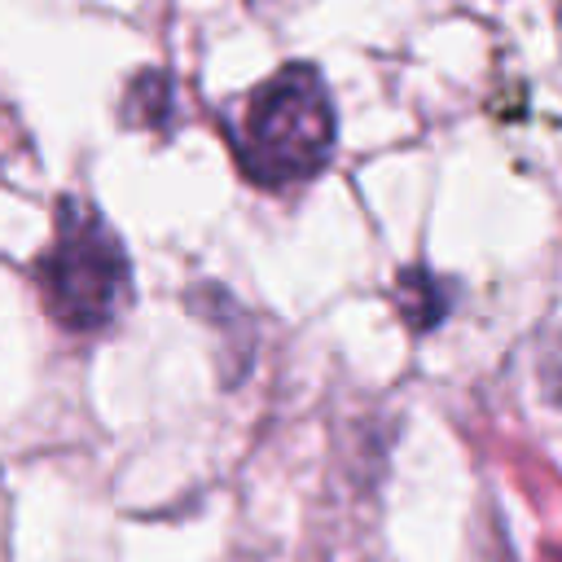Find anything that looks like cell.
I'll use <instances>...</instances> for the list:
<instances>
[{
	"label": "cell",
	"mask_w": 562,
	"mask_h": 562,
	"mask_svg": "<svg viewBox=\"0 0 562 562\" xmlns=\"http://www.w3.org/2000/svg\"><path fill=\"white\" fill-rule=\"evenodd\" d=\"M220 132L241 180L281 193L334 162L338 105L312 61H285L241 97L237 114L220 119Z\"/></svg>",
	"instance_id": "obj_1"
},
{
	"label": "cell",
	"mask_w": 562,
	"mask_h": 562,
	"mask_svg": "<svg viewBox=\"0 0 562 562\" xmlns=\"http://www.w3.org/2000/svg\"><path fill=\"white\" fill-rule=\"evenodd\" d=\"M35 290L66 334H101L132 307L127 246L92 198H57L53 237L35 259Z\"/></svg>",
	"instance_id": "obj_2"
},
{
	"label": "cell",
	"mask_w": 562,
	"mask_h": 562,
	"mask_svg": "<svg viewBox=\"0 0 562 562\" xmlns=\"http://www.w3.org/2000/svg\"><path fill=\"white\" fill-rule=\"evenodd\" d=\"M184 303H189V312H193L202 325H211V329L220 334V378H224V382H237V378L246 373L250 347H255V325H250V316H246V312L237 307V299H233L224 285H215V281L189 285Z\"/></svg>",
	"instance_id": "obj_3"
},
{
	"label": "cell",
	"mask_w": 562,
	"mask_h": 562,
	"mask_svg": "<svg viewBox=\"0 0 562 562\" xmlns=\"http://www.w3.org/2000/svg\"><path fill=\"white\" fill-rule=\"evenodd\" d=\"M119 127L171 136L180 127V88L176 75L162 66H145L123 83L119 97Z\"/></svg>",
	"instance_id": "obj_4"
},
{
	"label": "cell",
	"mask_w": 562,
	"mask_h": 562,
	"mask_svg": "<svg viewBox=\"0 0 562 562\" xmlns=\"http://www.w3.org/2000/svg\"><path fill=\"white\" fill-rule=\"evenodd\" d=\"M457 294H461V285H457L452 277L430 272L426 263H408V268H400V272H395V290H391L404 329L417 334V338L430 334V329H439V325L448 321Z\"/></svg>",
	"instance_id": "obj_5"
},
{
	"label": "cell",
	"mask_w": 562,
	"mask_h": 562,
	"mask_svg": "<svg viewBox=\"0 0 562 562\" xmlns=\"http://www.w3.org/2000/svg\"><path fill=\"white\" fill-rule=\"evenodd\" d=\"M255 13H285V9H294L299 0H246Z\"/></svg>",
	"instance_id": "obj_6"
},
{
	"label": "cell",
	"mask_w": 562,
	"mask_h": 562,
	"mask_svg": "<svg viewBox=\"0 0 562 562\" xmlns=\"http://www.w3.org/2000/svg\"><path fill=\"white\" fill-rule=\"evenodd\" d=\"M558 395H562V360H558Z\"/></svg>",
	"instance_id": "obj_7"
}]
</instances>
